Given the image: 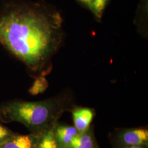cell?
Wrapping results in <instances>:
<instances>
[{"label": "cell", "instance_id": "1", "mask_svg": "<svg viewBox=\"0 0 148 148\" xmlns=\"http://www.w3.org/2000/svg\"><path fill=\"white\" fill-rule=\"evenodd\" d=\"M63 25L60 13L45 1L10 0L0 8V45L31 76H46L63 45Z\"/></svg>", "mask_w": 148, "mask_h": 148}, {"label": "cell", "instance_id": "2", "mask_svg": "<svg viewBox=\"0 0 148 148\" xmlns=\"http://www.w3.org/2000/svg\"><path fill=\"white\" fill-rule=\"evenodd\" d=\"M74 95L66 90L54 97L37 101L16 100L2 104L0 117L5 122H20L32 133H41L53 126L75 106Z\"/></svg>", "mask_w": 148, "mask_h": 148}, {"label": "cell", "instance_id": "3", "mask_svg": "<svg viewBox=\"0 0 148 148\" xmlns=\"http://www.w3.org/2000/svg\"><path fill=\"white\" fill-rule=\"evenodd\" d=\"M114 148L148 145V130L145 127L118 128L109 135Z\"/></svg>", "mask_w": 148, "mask_h": 148}, {"label": "cell", "instance_id": "4", "mask_svg": "<svg viewBox=\"0 0 148 148\" xmlns=\"http://www.w3.org/2000/svg\"><path fill=\"white\" fill-rule=\"evenodd\" d=\"M70 112L72 114L74 127L78 132H84L90 128L95 115L94 109L75 106Z\"/></svg>", "mask_w": 148, "mask_h": 148}, {"label": "cell", "instance_id": "5", "mask_svg": "<svg viewBox=\"0 0 148 148\" xmlns=\"http://www.w3.org/2000/svg\"><path fill=\"white\" fill-rule=\"evenodd\" d=\"M53 131L58 148H67L78 132L74 126L57 122L54 126Z\"/></svg>", "mask_w": 148, "mask_h": 148}, {"label": "cell", "instance_id": "6", "mask_svg": "<svg viewBox=\"0 0 148 148\" xmlns=\"http://www.w3.org/2000/svg\"><path fill=\"white\" fill-rule=\"evenodd\" d=\"M41 133H32L27 135H14L8 142L1 145L0 148H36Z\"/></svg>", "mask_w": 148, "mask_h": 148}, {"label": "cell", "instance_id": "7", "mask_svg": "<svg viewBox=\"0 0 148 148\" xmlns=\"http://www.w3.org/2000/svg\"><path fill=\"white\" fill-rule=\"evenodd\" d=\"M67 148H99L95 139L93 126L84 132L78 133Z\"/></svg>", "mask_w": 148, "mask_h": 148}, {"label": "cell", "instance_id": "8", "mask_svg": "<svg viewBox=\"0 0 148 148\" xmlns=\"http://www.w3.org/2000/svg\"><path fill=\"white\" fill-rule=\"evenodd\" d=\"M54 126L40 133L36 148H58L53 131Z\"/></svg>", "mask_w": 148, "mask_h": 148}, {"label": "cell", "instance_id": "9", "mask_svg": "<svg viewBox=\"0 0 148 148\" xmlns=\"http://www.w3.org/2000/svg\"><path fill=\"white\" fill-rule=\"evenodd\" d=\"M110 0H91L90 11L97 21H100Z\"/></svg>", "mask_w": 148, "mask_h": 148}, {"label": "cell", "instance_id": "10", "mask_svg": "<svg viewBox=\"0 0 148 148\" xmlns=\"http://www.w3.org/2000/svg\"><path fill=\"white\" fill-rule=\"evenodd\" d=\"M48 82L45 76H39L35 78L33 85L29 90L32 95H36L42 93L48 87Z\"/></svg>", "mask_w": 148, "mask_h": 148}, {"label": "cell", "instance_id": "11", "mask_svg": "<svg viewBox=\"0 0 148 148\" xmlns=\"http://www.w3.org/2000/svg\"><path fill=\"white\" fill-rule=\"evenodd\" d=\"M14 136V133L10 130L0 125V146L8 142Z\"/></svg>", "mask_w": 148, "mask_h": 148}, {"label": "cell", "instance_id": "12", "mask_svg": "<svg viewBox=\"0 0 148 148\" xmlns=\"http://www.w3.org/2000/svg\"><path fill=\"white\" fill-rule=\"evenodd\" d=\"M77 2L86 8L90 10L91 0H76Z\"/></svg>", "mask_w": 148, "mask_h": 148}, {"label": "cell", "instance_id": "13", "mask_svg": "<svg viewBox=\"0 0 148 148\" xmlns=\"http://www.w3.org/2000/svg\"><path fill=\"white\" fill-rule=\"evenodd\" d=\"M125 148H148V145H137V146H133Z\"/></svg>", "mask_w": 148, "mask_h": 148}]
</instances>
